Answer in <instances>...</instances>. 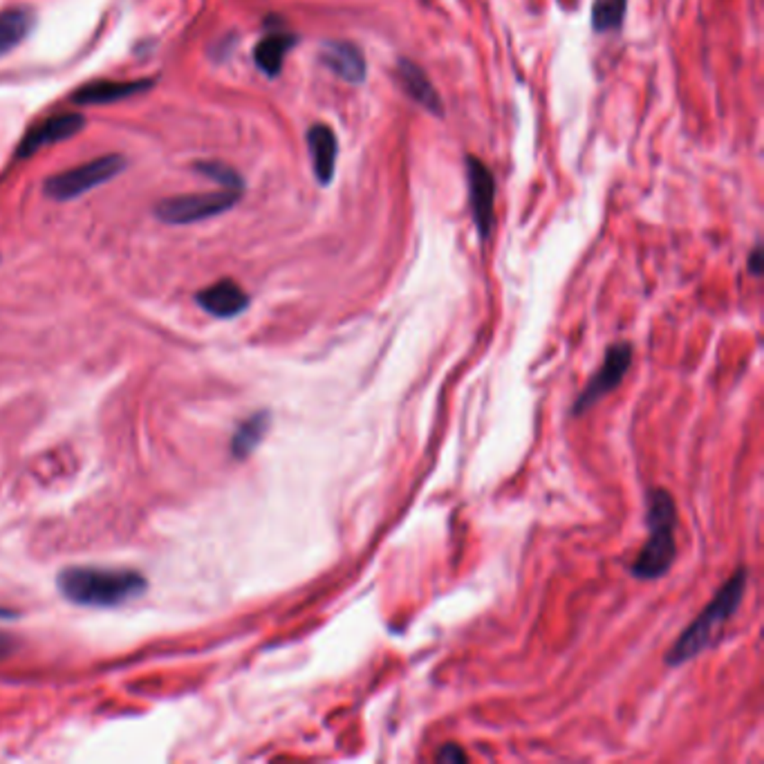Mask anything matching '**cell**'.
Returning <instances> with one entry per match:
<instances>
[{"label": "cell", "mask_w": 764, "mask_h": 764, "mask_svg": "<svg viewBox=\"0 0 764 764\" xmlns=\"http://www.w3.org/2000/svg\"><path fill=\"white\" fill-rule=\"evenodd\" d=\"M749 269H751V274L760 276V272H762V251H760V247H756V249H753L751 258H749Z\"/></svg>", "instance_id": "ffe728a7"}, {"label": "cell", "mask_w": 764, "mask_h": 764, "mask_svg": "<svg viewBox=\"0 0 764 764\" xmlns=\"http://www.w3.org/2000/svg\"><path fill=\"white\" fill-rule=\"evenodd\" d=\"M437 762H466L469 758H466V753L462 751L460 747H455V744H448V747H444L442 751L436 756Z\"/></svg>", "instance_id": "d6986e66"}, {"label": "cell", "mask_w": 764, "mask_h": 764, "mask_svg": "<svg viewBox=\"0 0 764 764\" xmlns=\"http://www.w3.org/2000/svg\"><path fill=\"white\" fill-rule=\"evenodd\" d=\"M195 171L216 182V184H220V189L238 191V193L245 189V182H242L240 173L233 171L231 166H227V164L222 162H200L195 164Z\"/></svg>", "instance_id": "ac0fdd59"}, {"label": "cell", "mask_w": 764, "mask_h": 764, "mask_svg": "<svg viewBox=\"0 0 764 764\" xmlns=\"http://www.w3.org/2000/svg\"><path fill=\"white\" fill-rule=\"evenodd\" d=\"M466 177H469V202L475 229L487 240L493 229V200H496V180L487 164L478 157H466Z\"/></svg>", "instance_id": "52a82bcc"}, {"label": "cell", "mask_w": 764, "mask_h": 764, "mask_svg": "<svg viewBox=\"0 0 764 764\" xmlns=\"http://www.w3.org/2000/svg\"><path fill=\"white\" fill-rule=\"evenodd\" d=\"M198 305L216 319H233L249 308V296L238 283L224 278V281H218L216 285L200 292Z\"/></svg>", "instance_id": "30bf717a"}, {"label": "cell", "mask_w": 764, "mask_h": 764, "mask_svg": "<svg viewBox=\"0 0 764 764\" xmlns=\"http://www.w3.org/2000/svg\"><path fill=\"white\" fill-rule=\"evenodd\" d=\"M153 81H93L85 84L72 94V102L79 106H102V103H114L121 99L139 94L148 90Z\"/></svg>", "instance_id": "7c38bea8"}, {"label": "cell", "mask_w": 764, "mask_h": 764, "mask_svg": "<svg viewBox=\"0 0 764 764\" xmlns=\"http://www.w3.org/2000/svg\"><path fill=\"white\" fill-rule=\"evenodd\" d=\"M36 16L27 7H12L0 13V57L12 52L34 30Z\"/></svg>", "instance_id": "9a60e30c"}, {"label": "cell", "mask_w": 764, "mask_h": 764, "mask_svg": "<svg viewBox=\"0 0 764 764\" xmlns=\"http://www.w3.org/2000/svg\"><path fill=\"white\" fill-rule=\"evenodd\" d=\"M84 123H85V117L79 112H63V114H57V117L45 119V121L36 123V126L31 128L25 137H22L21 144H18L16 155L21 159H25L30 157V155H34L36 150L45 148V146L70 139V137H75L76 132H81Z\"/></svg>", "instance_id": "ba28073f"}, {"label": "cell", "mask_w": 764, "mask_h": 764, "mask_svg": "<svg viewBox=\"0 0 764 764\" xmlns=\"http://www.w3.org/2000/svg\"><path fill=\"white\" fill-rule=\"evenodd\" d=\"M628 9V0H594L592 27L601 34L621 30Z\"/></svg>", "instance_id": "e0dca14e"}, {"label": "cell", "mask_w": 764, "mask_h": 764, "mask_svg": "<svg viewBox=\"0 0 764 764\" xmlns=\"http://www.w3.org/2000/svg\"><path fill=\"white\" fill-rule=\"evenodd\" d=\"M321 63L329 72L338 76V79L347 81V84H361L365 79V66L364 52L356 48L355 43L347 40H326L321 45Z\"/></svg>", "instance_id": "9c48e42d"}, {"label": "cell", "mask_w": 764, "mask_h": 764, "mask_svg": "<svg viewBox=\"0 0 764 764\" xmlns=\"http://www.w3.org/2000/svg\"><path fill=\"white\" fill-rule=\"evenodd\" d=\"M630 364H633V346H630V343L621 341L607 347L606 359H603L598 373L589 379V383L583 388L579 400H576L574 415L585 413V410L592 409L597 401H601L603 397L610 395V392L619 386L621 379L625 377Z\"/></svg>", "instance_id": "8992f818"}, {"label": "cell", "mask_w": 764, "mask_h": 764, "mask_svg": "<svg viewBox=\"0 0 764 764\" xmlns=\"http://www.w3.org/2000/svg\"><path fill=\"white\" fill-rule=\"evenodd\" d=\"M58 589L75 606L117 607L141 597L146 579L130 570L70 567L58 574Z\"/></svg>", "instance_id": "6da1fadb"}, {"label": "cell", "mask_w": 764, "mask_h": 764, "mask_svg": "<svg viewBox=\"0 0 764 764\" xmlns=\"http://www.w3.org/2000/svg\"><path fill=\"white\" fill-rule=\"evenodd\" d=\"M13 648H16V643H13V639L9 637V634L0 633V659H4L7 655H12Z\"/></svg>", "instance_id": "44dd1931"}, {"label": "cell", "mask_w": 764, "mask_h": 764, "mask_svg": "<svg viewBox=\"0 0 764 764\" xmlns=\"http://www.w3.org/2000/svg\"><path fill=\"white\" fill-rule=\"evenodd\" d=\"M126 168V157L121 155H103V157L85 162L84 166L70 168L66 173L48 177L45 182V195L57 202H67L79 195L88 193V191L97 189V186L106 184V182L117 177L119 173Z\"/></svg>", "instance_id": "277c9868"}, {"label": "cell", "mask_w": 764, "mask_h": 764, "mask_svg": "<svg viewBox=\"0 0 764 764\" xmlns=\"http://www.w3.org/2000/svg\"><path fill=\"white\" fill-rule=\"evenodd\" d=\"M267 428H269V413H267V410H260V413H254L251 418H247L245 422L238 427V431L233 433V439H231L233 457H238V460H245V457H249L251 453L258 448V444L263 442Z\"/></svg>", "instance_id": "2e32d148"}, {"label": "cell", "mask_w": 764, "mask_h": 764, "mask_svg": "<svg viewBox=\"0 0 764 764\" xmlns=\"http://www.w3.org/2000/svg\"><path fill=\"white\" fill-rule=\"evenodd\" d=\"M675 525V500H672L668 491L657 489L648 498V529H651V536H648L637 561L633 562V574L637 579L655 580L661 579L670 570L677 552Z\"/></svg>", "instance_id": "3957f363"}, {"label": "cell", "mask_w": 764, "mask_h": 764, "mask_svg": "<svg viewBox=\"0 0 764 764\" xmlns=\"http://www.w3.org/2000/svg\"><path fill=\"white\" fill-rule=\"evenodd\" d=\"M308 148L319 184L328 186L332 182L334 171H337L338 157V141L332 128L326 123H314L308 130Z\"/></svg>", "instance_id": "8fae6325"}, {"label": "cell", "mask_w": 764, "mask_h": 764, "mask_svg": "<svg viewBox=\"0 0 764 764\" xmlns=\"http://www.w3.org/2000/svg\"><path fill=\"white\" fill-rule=\"evenodd\" d=\"M395 75H397V81H400V85L404 88V93L409 94L413 102H418L419 106L427 108L428 112L433 114L444 112L442 99H439L436 88H433L427 72H424L418 63L409 61V58H400Z\"/></svg>", "instance_id": "4fadbf2b"}, {"label": "cell", "mask_w": 764, "mask_h": 764, "mask_svg": "<svg viewBox=\"0 0 764 764\" xmlns=\"http://www.w3.org/2000/svg\"><path fill=\"white\" fill-rule=\"evenodd\" d=\"M238 191L220 189L213 193L182 195V198L164 200L155 207V216L166 224H193L202 220L216 218L227 213L233 204H238Z\"/></svg>", "instance_id": "5b68a950"}, {"label": "cell", "mask_w": 764, "mask_h": 764, "mask_svg": "<svg viewBox=\"0 0 764 764\" xmlns=\"http://www.w3.org/2000/svg\"><path fill=\"white\" fill-rule=\"evenodd\" d=\"M744 589H747V571L738 570L722 585V589L713 597V601L699 612L697 619L681 633V637L677 639L675 646L668 651V666H681V663L697 657L702 651H706V648L715 642L717 633L729 624V619L740 607Z\"/></svg>", "instance_id": "7a4b0ae2"}, {"label": "cell", "mask_w": 764, "mask_h": 764, "mask_svg": "<svg viewBox=\"0 0 764 764\" xmlns=\"http://www.w3.org/2000/svg\"><path fill=\"white\" fill-rule=\"evenodd\" d=\"M296 45V36L290 31H272L254 49V61L267 76H278L285 63V54Z\"/></svg>", "instance_id": "5bb4252c"}]
</instances>
